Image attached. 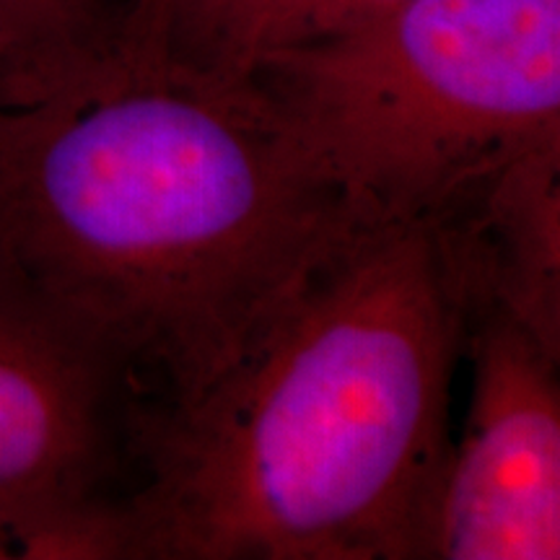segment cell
Returning a JSON list of instances; mask_svg holds the SVG:
<instances>
[{
	"label": "cell",
	"mask_w": 560,
	"mask_h": 560,
	"mask_svg": "<svg viewBox=\"0 0 560 560\" xmlns=\"http://www.w3.org/2000/svg\"><path fill=\"white\" fill-rule=\"evenodd\" d=\"M366 229L252 86L122 24L58 89L0 102V255L145 402L198 400Z\"/></svg>",
	"instance_id": "cell-1"
},
{
	"label": "cell",
	"mask_w": 560,
	"mask_h": 560,
	"mask_svg": "<svg viewBox=\"0 0 560 560\" xmlns=\"http://www.w3.org/2000/svg\"><path fill=\"white\" fill-rule=\"evenodd\" d=\"M0 102H13V96L9 94V89L3 86V81H0Z\"/></svg>",
	"instance_id": "cell-9"
},
{
	"label": "cell",
	"mask_w": 560,
	"mask_h": 560,
	"mask_svg": "<svg viewBox=\"0 0 560 560\" xmlns=\"http://www.w3.org/2000/svg\"><path fill=\"white\" fill-rule=\"evenodd\" d=\"M454 219L472 242L482 304L560 361V138L511 159Z\"/></svg>",
	"instance_id": "cell-6"
},
{
	"label": "cell",
	"mask_w": 560,
	"mask_h": 560,
	"mask_svg": "<svg viewBox=\"0 0 560 560\" xmlns=\"http://www.w3.org/2000/svg\"><path fill=\"white\" fill-rule=\"evenodd\" d=\"M115 0H0V81L13 102L47 94L115 45Z\"/></svg>",
	"instance_id": "cell-8"
},
{
	"label": "cell",
	"mask_w": 560,
	"mask_h": 560,
	"mask_svg": "<svg viewBox=\"0 0 560 560\" xmlns=\"http://www.w3.org/2000/svg\"><path fill=\"white\" fill-rule=\"evenodd\" d=\"M478 306L459 221L361 231L198 400L138 405L132 560H431Z\"/></svg>",
	"instance_id": "cell-2"
},
{
	"label": "cell",
	"mask_w": 560,
	"mask_h": 560,
	"mask_svg": "<svg viewBox=\"0 0 560 560\" xmlns=\"http://www.w3.org/2000/svg\"><path fill=\"white\" fill-rule=\"evenodd\" d=\"M472 400L452 444L431 560L560 558V361L493 304L472 312Z\"/></svg>",
	"instance_id": "cell-5"
},
{
	"label": "cell",
	"mask_w": 560,
	"mask_h": 560,
	"mask_svg": "<svg viewBox=\"0 0 560 560\" xmlns=\"http://www.w3.org/2000/svg\"><path fill=\"white\" fill-rule=\"evenodd\" d=\"M140 402L128 363L0 255V560L39 516L128 490Z\"/></svg>",
	"instance_id": "cell-4"
},
{
	"label": "cell",
	"mask_w": 560,
	"mask_h": 560,
	"mask_svg": "<svg viewBox=\"0 0 560 560\" xmlns=\"http://www.w3.org/2000/svg\"><path fill=\"white\" fill-rule=\"evenodd\" d=\"M242 83L363 226L446 221L560 138V0H408Z\"/></svg>",
	"instance_id": "cell-3"
},
{
	"label": "cell",
	"mask_w": 560,
	"mask_h": 560,
	"mask_svg": "<svg viewBox=\"0 0 560 560\" xmlns=\"http://www.w3.org/2000/svg\"><path fill=\"white\" fill-rule=\"evenodd\" d=\"M408 0H130L122 26L177 66L242 83L265 55L338 37Z\"/></svg>",
	"instance_id": "cell-7"
}]
</instances>
